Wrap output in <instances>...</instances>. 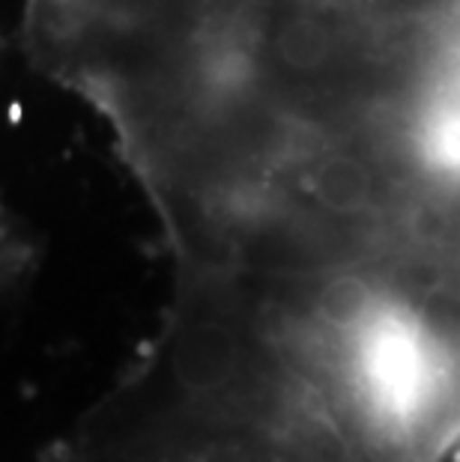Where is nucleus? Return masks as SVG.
Wrapping results in <instances>:
<instances>
[{
	"label": "nucleus",
	"instance_id": "1",
	"mask_svg": "<svg viewBox=\"0 0 460 462\" xmlns=\"http://www.w3.org/2000/svg\"><path fill=\"white\" fill-rule=\"evenodd\" d=\"M75 75L162 236L460 263V0H99Z\"/></svg>",
	"mask_w": 460,
	"mask_h": 462
}]
</instances>
